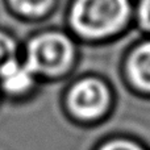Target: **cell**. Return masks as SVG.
<instances>
[{"instance_id": "obj_1", "label": "cell", "mask_w": 150, "mask_h": 150, "mask_svg": "<svg viewBox=\"0 0 150 150\" xmlns=\"http://www.w3.org/2000/svg\"><path fill=\"white\" fill-rule=\"evenodd\" d=\"M128 16V0H76L71 11V24L82 36L103 37L119 30Z\"/></svg>"}, {"instance_id": "obj_2", "label": "cell", "mask_w": 150, "mask_h": 150, "mask_svg": "<svg viewBox=\"0 0 150 150\" xmlns=\"http://www.w3.org/2000/svg\"><path fill=\"white\" fill-rule=\"evenodd\" d=\"M73 54V44L67 37L59 33L41 34L29 44L26 66L33 74L55 75L69 67Z\"/></svg>"}, {"instance_id": "obj_3", "label": "cell", "mask_w": 150, "mask_h": 150, "mask_svg": "<svg viewBox=\"0 0 150 150\" xmlns=\"http://www.w3.org/2000/svg\"><path fill=\"white\" fill-rule=\"evenodd\" d=\"M109 103L108 88L100 80L88 78L78 82L69 93V105L80 119H95L103 115Z\"/></svg>"}, {"instance_id": "obj_4", "label": "cell", "mask_w": 150, "mask_h": 150, "mask_svg": "<svg viewBox=\"0 0 150 150\" xmlns=\"http://www.w3.org/2000/svg\"><path fill=\"white\" fill-rule=\"evenodd\" d=\"M0 79L4 90L11 93H20L30 87L33 73L26 65H20L16 59L11 58L0 66Z\"/></svg>"}, {"instance_id": "obj_5", "label": "cell", "mask_w": 150, "mask_h": 150, "mask_svg": "<svg viewBox=\"0 0 150 150\" xmlns=\"http://www.w3.org/2000/svg\"><path fill=\"white\" fill-rule=\"evenodd\" d=\"M129 75L137 87L150 91V42L141 45L129 59Z\"/></svg>"}, {"instance_id": "obj_6", "label": "cell", "mask_w": 150, "mask_h": 150, "mask_svg": "<svg viewBox=\"0 0 150 150\" xmlns=\"http://www.w3.org/2000/svg\"><path fill=\"white\" fill-rule=\"evenodd\" d=\"M52 1L53 0H11L16 11L29 16L42 15L49 9Z\"/></svg>"}, {"instance_id": "obj_7", "label": "cell", "mask_w": 150, "mask_h": 150, "mask_svg": "<svg viewBox=\"0 0 150 150\" xmlns=\"http://www.w3.org/2000/svg\"><path fill=\"white\" fill-rule=\"evenodd\" d=\"M13 53H15V41L5 33L0 32V66L13 58Z\"/></svg>"}, {"instance_id": "obj_8", "label": "cell", "mask_w": 150, "mask_h": 150, "mask_svg": "<svg viewBox=\"0 0 150 150\" xmlns=\"http://www.w3.org/2000/svg\"><path fill=\"white\" fill-rule=\"evenodd\" d=\"M100 150H145V149H142L141 146H138L134 142H130V141L116 140L104 145Z\"/></svg>"}, {"instance_id": "obj_9", "label": "cell", "mask_w": 150, "mask_h": 150, "mask_svg": "<svg viewBox=\"0 0 150 150\" xmlns=\"http://www.w3.org/2000/svg\"><path fill=\"white\" fill-rule=\"evenodd\" d=\"M140 21L145 29L150 30V0H142L140 4Z\"/></svg>"}]
</instances>
